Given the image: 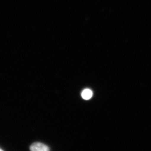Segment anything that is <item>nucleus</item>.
<instances>
[{
  "label": "nucleus",
  "instance_id": "2",
  "mask_svg": "<svg viewBox=\"0 0 151 151\" xmlns=\"http://www.w3.org/2000/svg\"><path fill=\"white\" fill-rule=\"evenodd\" d=\"M92 91L89 88H86L81 93V96L85 100H89L92 96Z\"/></svg>",
  "mask_w": 151,
  "mask_h": 151
},
{
  "label": "nucleus",
  "instance_id": "3",
  "mask_svg": "<svg viewBox=\"0 0 151 151\" xmlns=\"http://www.w3.org/2000/svg\"><path fill=\"white\" fill-rule=\"evenodd\" d=\"M1 149H0V151H1Z\"/></svg>",
  "mask_w": 151,
  "mask_h": 151
},
{
  "label": "nucleus",
  "instance_id": "1",
  "mask_svg": "<svg viewBox=\"0 0 151 151\" xmlns=\"http://www.w3.org/2000/svg\"><path fill=\"white\" fill-rule=\"evenodd\" d=\"M30 150L32 151H48L50 150L49 147L45 144L40 142H36L31 144Z\"/></svg>",
  "mask_w": 151,
  "mask_h": 151
}]
</instances>
